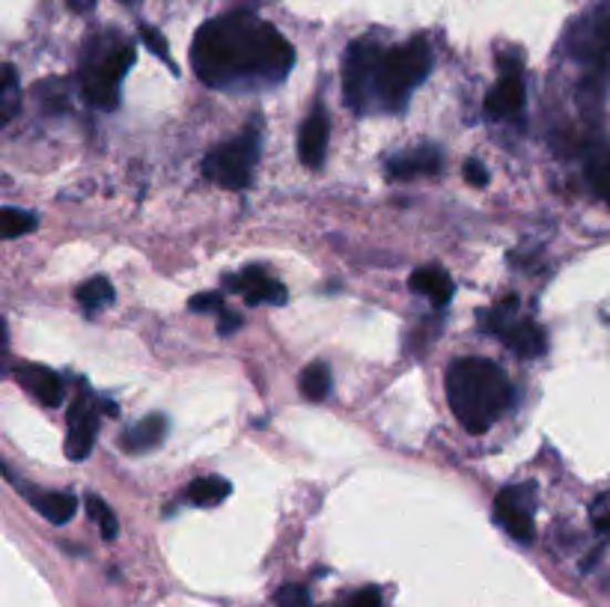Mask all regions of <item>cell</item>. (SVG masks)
Returning <instances> with one entry per match:
<instances>
[{
    "label": "cell",
    "instance_id": "cell-8",
    "mask_svg": "<svg viewBox=\"0 0 610 607\" xmlns=\"http://www.w3.org/2000/svg\"><path fill=\"white\" fill-rule=\"evenodd\" d=\"M99 435V414L93 402L86 397H77L69 409V435H66V455L72 462H84Z\"/></svg>",
    "mask_w": 610,
    "mask_h": 607
},
{
    "label": "cell",
    "instance_id": "cell-22",
    "mask_svg": "<svg viewBox=\"0 0 610 607\" xmlns=\"http://www.w3.org/2000/svg\"><path fill=\"white\" fill-rule=\"evenodd\" d=\"M587 179L604 203H610V150L596 152L587 164Z\"/></svg>",
    "mask_w": 610,
    "mask_h": 607
},
{
    "label": "cell",
    "instance_id": "cell-20",
    "mask_svg": "<svg viewBox=\"0 0 610 607\" xmlns=\"http://www.w3.org/2000/svg\"><path fill=\"white\" fill-rule=\"evenodd\" d=\"M298 390L310 402H322L331 393V370H328V363L313 361L310 367H304L301 379H298Z\"/></svg>",
    "mask_w": 610,
    "mask_h": 607
},
{
    "label": "cell",
    "instance_id": "cell-4",
    "mask_svg": "<svg viewBox=\"0 0 610 607\" xmlns=\"http://www.w3.org/2000/svg\"><path fill=\"white\" fill-rule=\"evenodd\" d=\"M96 54L86 51L84 69H81V90L84 99L93 107L114 111L120 105V84L134 66V45L116 39L107 48H102V39H96Z\"/></svg>",
    "mask_w": 610,
    "mask_h": 607
},
{
    "label": "cell",
    "instance_id": "cell-24",
    "mask_svg": "<svg viewBox=\"0 0 610 607\" xmlns=\"http://www.w3.org/2000/svg\"><path fill=\"white\" fill-rule=\"evenodd\" d=\"M0 227H3V238H21L37 229V218L30 212L7 206L3 215H0Z\"/></svg>",
    "mask_w": 610,
    "mask_h": 607
},
{
    "label": "cell",
    "instance_id": "cell-21",
    "mask_svg": "<svg viewBox=\"0 0 610 607\" xmlns=\"http://www.w3.org/2000/svg\"><path fill=\"white\" fill-rule=\"evenodd\" d=\"M77 301L84 304L86 310H99L114 301V286L107 284L105 277H90L86 284L77 286Z\"/></svg>",
    "mask_w": 610,
    "mask_h": 607
},
{
    "label": "cell",
    "instance_id": "cell-25",
    "mask_svg": "<svg viewBox=\"0 0 610 607\" xmlns=\"http://www.w3.org/2000/svg\"><path fill=\"white\" fill-rule=\"evenodd\" d=\"M277 607H313V598H310V589L301 587V584H283V587L275 593Z\"/></svg>",
    "mask_w": 610,
    "mask_h": 607
},
{
    "label": "cell",
    "instance_id": "cell-27",
    "mask_svg": "<svg viewBox=\"0 0 610 607\" xmlns=\"http://www.w3.org/2000/svg\"><path fill=\"white\" fill-rule=\"evenodd\" d=\"M141 39H144V45L153 51L155 58L164 60L167 66L173 69V72H179V69L173 66V58H170V48H167V42H164V37L158 33L155 28H149V24H141Z\"/></svg>",
    "mask_w": 610,
    "mask_h": 607
},
{
    "label": "cell",
    "instance_id": "cell-5",
    "mask_svg": "<svg viewBox=\"0 0 610 607\" xmlns=\"http://www.w3.org/2000/svg\"><path fill=\"white\" fill-rule=\"evenodd\" d=\"M259 158V128L257 123H250L239 137L220 143L206 155L203 162V173L206 179H211L220 188L241 191L248 188L254 179V167Z\"/></svg>",
    "mask_w": 610,
    "mask_h": 607
},
{
    "label": "cell",
    "instance_id": "cell-12",
    "mask_svg": "<svg viewBox=\"0 0 610 607\" xmlns=\"http://www.w3.org/2000/svg\"><path fill=\"white\" fill-rule=\"evenodd\" d=\"M525 99V84H521L518 72H506V75H500V81L488 90L483 107H486L488 120H509V116L521 114Z\"/></svg>",
    "mask_w": 610,
    "mask_h": 607
},
{
    "label": "cell",
    "instance_id": "cell-19",
    "mask_svg": "<svg viewBox=\"0 0 610 607\" xmlns=\"http://www.w3.org/2000/svg\"><path fill=\"white\" fill-rule=\"evenodd\" d=\"M232 494V485L224 480V476H200V480H194L188 488H185V501L192 503V506H203V510H209V506H218Z\"/></svg>",
    "mask_w": 610,
    "mask_h": 607
},
{
    "label": "cell",
    "instance_id": "cell-28",
    "mask_svg": "<svg viewBox=\"0 0 610 607\" xmlns=\"http://www.w3.org/2000/svg\"><path fill=\"white\" fill-rule=\"evenodd\" d=\"M188 310H194V313H224V298H220V292L194 295L188 301Z\"/></svg>",
    "mask_w": 610,
    "mask_h": 607
},
{
    "label": "cell",
    "instance_id": "cell-30",
    "mask_svg": "<svg viewBox=\"0 0 610 607\" xmlns=\"http://www.w3.org/2000/svg\"><path fill=\"white\" fill-rule=\"evenodd\" d=\"M592 524L599 533H610V497H601L599 506H592Z\"/></svg>",
    "mask_w": 610,
    "mask_h": 607
},
{
    "label": "cell",
    "instance_id": "cell-29",
    "mask_svg": "<svg viewBox=\"0 0 610 607\" xmlns=\"http://www.w3.org/2000/svg\"><path fill=\"white\" fill-rule=\"evenodd\" d=\"M462 176H465L467 185H477V188H486L488 185V171H486V164L479 162V158H467Z\"/></svg>",
    "mask_w": 610,
    "mask_h": 607
},
{
    "label": "cell",
    "instance_id": "cell-14",
    "mask_svg": "<svg viewBox=\"0 0 610 607\" xmlns=\"http://www.w3.org/2000/svg\"><path fill=\"white\" fill-rule=\"evenodd\" d=\"M575 54L581 60H590L599 69L610 66V10H601L599 16H592L590 28L583 30Z\"/></svg>",
    "mask_w": 610,
    "mask_h": 607
},
{
    "label": "cell",
    "instance_id": "cell-31",
    "mask_svg": "<svg viewBox=\"0 0 610 607\" xmlns=\"http://www.w3.org/2000/svg\"><path fill=\"white\" fill-rule=\"evenodd\" d=\"M349 607H382V593H379V587L361 589V593H354Z\"/></svg>",
    "mask_w": 610,
    "mask_h": 607
},
{
    "label": "cell",
    "instance_id": "cell-32",
    "mask_svg": "<svg viewBox=\"0 0 610 607\" xmlns=\"http://www.w3.org/2000/svg\"><path fill=\"white\" fill-rule=\"evenodd\" d=\"M241 328V316L239 313H220V322H218V331L220 337H229V333H236Z\"/></svg>",
    "mask_w": 610,
    "mask_h": 607
},
{
    "label": "cell",
    "instance_id": "cell-11",
    "mask_svg": "<svg viewBox=\"0 0 610 607\" xmlns=\"http://www.w3.org/2000/svg\"><path fill=\"white\" fill-rule=\"evenodd\" d=\"M15 381L21 388L28 390L30 397H37L42 405L49 409H58L63 405V397H66V388H63V379L58 372L49 370V367H37V363H24L15 370Z\"/></svg>",
    "mask_w": 610,
    "mask_h": 607
},
{
    "label": "cell",
    "instance_id": "cell-18",
    "mask_svg": "<svg viewBox=\"0 0 610 607\" xmlns=\"http://www.w3.org/2000/svg\"><path fill=\"white\" fill-rule=\"evenodd\" d=\"M500 340L506 342V349L518 354V358H539L545 351V333L542 328L530 319H521V322H513L500 333Z\"/></svg>",
    "mask_w": 610,
    "mask_h": 607
},
{
    "label": "cell",
    "instance_id": "cell-10",
    "mask_svg": "<svg viewBox=\"0 0 610 607\" xmlns=\"http://www.w3.org/2000/svg\"><path fill=\"white\" fill-rule=\"evenodd\" d=\"M328 134H331V125H328V116H324L322 107H313V114L307 116L301 132H298V158L310 171H319L324 164V155H328Z\"/></svg>",
    "mask_w": 610,
    "mask_h": 607
},
{
    "label": "cell",
    "instance_id": "cell-17",
    "mask_svg": "<svg viewBox=\"0 0 610 607\" xmlns=\"http://www.w3.org/2000/svg\"><path fill=\"white\" fill-rule=\"evenodd\" d=\"M409 286L417 295H426V298H430L435 307H447L449 298H453V292H456V286H453L449 275L438 266L417 268V271L411 275Z\"/></svg>",
    "mask_w": 610,
    "mask_h": 607
},
{
    "label": "cell",
    "instance_id": "cell-6",
    "mask_svg": "<svg viewBox=\"0 0 610 607\" xmlns=\"http://www.w3.org/2000/svg\"><path fill=\"white\" fill-rule=\"evenodd\" d=\"M382 48L372 42H352L343 60V93L345 105L354 114H366L379 102V66H382Z\"/></svg>",
    "mask_w": 610,
    "mask_h": 607
},
{
    "label": "cell",
    "instance_id": "cell-15",
    "mask_svg": "<svg viewBox=\"0 0 610 607\" xmlns=\"http://www.w3.org/2000/svg\"><path fill=\"white\" fill-rule=\"evenodd\" d=\"M167 435V418L164 414H149V418L137 420L134 426H128L120 438L125 453H149L162 444Z\"/></svg>",
    "mask_w": 610,
    "mask_h": 607
},
{
    "label": "cell",
    "instance_id": "cell-2",
    "mask_svg": "<svg viewBox=\"0 0 610 607\" xmlns=\"http://www.w3.org/2000/svg\"><path fill=\"white\" fill-rule=\"evenodd\" d=\"M447 402L471 435H483L513 405V384L486 358H458L447 367Z\"/></svg>",
    "mask_w": 610,
    "mask_h": 607
},
{
    "label": "cell",
    "instance_id": "cell-9",
    "mask_svg": "<svg viewBox=\"0 0 610 607\" xmlns=\"http://www.w3.org/2000/svg\"><path fill=\"white\" fill-rule=\"evenodd\" d=\"M229 286L236 289V292L245 295V301L250 307H259V304H287L289 292L287 286L275 280V277L262 271V268H248V271H241L239 277H229Z\"/></svg>",
    "mask_w": 610,
    "mask_h": 607
},
{
    "label": "cell",
    "instance_id": "cell-34",
    "mask_svg": "<svg viewBox=\"0 0 610 607\" xmlns=\"http://www.w3.org/2000/svg\"><path fill=\"white\" fill-rule=\"evenodd\" d=\"M120 3H134V0H120Z\"/></svg>",
    "mask_w": 610,
    "mask_h": 607
},
{
    "label": "cell",
    "instance_id": "cell-23",
    "mask_svg": "<svg viewBox=\"0 0 610 607\" xmlns=\"http://www.w3.org/2000/svg\"><path fill=\"white\" fill-rule=\"evenodd\" d=\"M86 513L90 518L99 524V533H102V539L114 542L116 533H120V524H116L114 513H111V506H107L99 494H86Z\"/></svg>",
    "mask_w": 610,
    "mask_h": 607
},
{
    "label": "cell",
    "instance_id": "cell-1",
    "mask_svg": "<svg viewBox=\"0 0 610 607\" xmlns=\"http://www.w3.org/2000/svg\"><path fill=\"white\" fill-rule=\"evenodd\" d=\"M194 72L209 86L277 84L292 72L296 51L268 21L245 12L206 21L192 45Z\"/></svg>",
    "mask_w": 610,
    "mask_h": 607
},
{
    "label": "cell",
    "instance_id": "cell-33",
    "mask_svg": "<svg viewBox=\"0 0 610 607\" xmlns=\"http://www.w3.org/2000/svg\"><path fill=\"white\" fill-rule=\"evenodd\" d=\"M69 7H72V10H77V12H84V10H90V7H93V0H69Z\"/></svg>",
    "mask_w": 610,
    "mask_h": 607
},
{
    "label": "cell",
    "instance_id": "cell-26",
    "mask_svg": "<svg viewBox=\"0 0 610 607\" xmlns=\"http://www.w3.org/2000/svg\"><path fill=\"white\" fill-rule=\"evenodd\" d=\"M19 111V81H15V69H3V123H10Z\"/></svg>",
    "mask_w": 610,
    "mask_h": 607
},
{
    "label": "cell",
    "instance_id": "cell-3",
    "mask_svg": "<svg viewBox=\"0 0 610 607\" xmlns=\"http://www.w3.org/2000/svg\"><path fill=\"white\" fill-rule=\"evenodd\" d=\"M430 72L432 51L423 39L384 51L382 66H379V105L387 111H402L409 105L411 90L423 84Z\"/></svg>",
    "mask_w": 610,
    "mask_h": 607
},
{
    "label": "cell",
    "instance_id": "cell-16",
    "mask_svg": "<svg viewBox=\"0 0 610 607\" xmlns=\"http://www.w3.org/2000/svg\"><path fill=\"white\" fill-rule=\"evenodd\" d=\"M30 506L37 510L42 518H49L51 524H66L75 518L77 497L69 492H39V488H28Z\"/></svg>",
    "mask_w": 610,
    "mask_h": 607
},
{
    "label": "cell",
    "instance_id": "cell-7",
    "mask_svg": "<svg viewBox=\"0 0 610 607\" xmlns=\"http://www.w3.org/2000/svg\"><path fill=\"white\" fill-rule=\"evenodd\" d=\"M534 485H509L495 497V522L504 527L515 542L530 545L536 536L534 524Z\"/></svg>",
    "mask_w": 610,
    "mask_h": 607
},
{
    "label": "cell",
    "instance_id": "cell-13",
    "mask_svg": "<svg viewBox=\"0 0 610 607\" xmlns=\"http://www.w3.org/2000/svg\"><path fill=\"white\" fill-rule=\"evenodd\" d=\"M441 171V152L435 146H417V150L400 152L387 162V176L393 182H409L417 176H435Z\"/></svg>",
    "mask_w": 610,
    "mask_h": 607
}]
</instances>
